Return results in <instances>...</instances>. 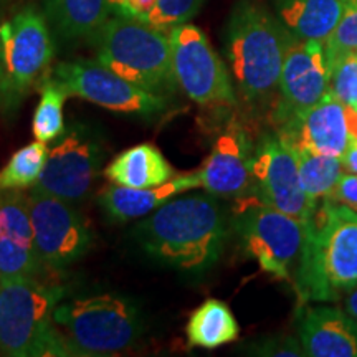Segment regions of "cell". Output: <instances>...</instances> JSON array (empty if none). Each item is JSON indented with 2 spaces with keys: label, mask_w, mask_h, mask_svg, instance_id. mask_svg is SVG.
<instances>
[{
  "label": "cell",
  "mask_w": 357,
  "mask_h": 357,
  "mask_svg": "<svg viewBox=\"0 0 357 357\" xmlns=\"http://www.w3.org/2000/svg\"><path fill=\"white\" fill-rule=\"evenodd\" d=\"M204 2L205 0H155V7L146 19V24L162 32H171L174 26L194 19Z\"/></svg>",
  "instance_id": "28"
},
{
  "label": "cell",
  "mask_w": 357,
  "mask_h": 357,
  "mask_svg": "<svg viewBox=\"0 0 357 357\" xmlns=\"http://www.w3.org/2000/svg\"><path fill=\"white\" fill-rule=\"evenodd\" d=\"M329 199L357 212V174H342Z\"/></svg>",
  "instance_id": "31"
},
{
  "label": "cell",
  "mask_w": 357,
  "mask_h": 357,
  "mask_svg": "<svg viewBox=\"0 0 357 357\" xmlns=\"http://www.w3.org/2000/svg\"><path fill=\"white\" fill-rule=\"evenodd\" d=\"M154 7L155 0H121V7H119V10L116 13L146 22Z\"/></svg>",
  "instance_id": "32"
},
{
  "label": "cell",
  "mask_w": 357,
  "mask_h": 357,
  "mask_svg": "<svg viewBox=\"0 0 357 357\" xmlns=\"http://www.w3.org/2000/svg\"><path fill=\"white\" fill-rule=\"evenodd\" d=\"M0 53L3 63L2 98L19 102L38 82L48 77L55 56L50 24L37 7H25L0 25Z\"/></svg>",
  "instance_id": "8"
},
{
  "label": "cell",
  "mask_w": 357,
  "mask_h": 357,
  "mask_svg": "<svg viewBox=\"0 0 357 357\" xmlns=\"http://www.w3.org/2000/svg\"><path fill=\"white\" fill-rule=\"evenodd\" d=\"M294 154H296L300 178L306 194L314 202H318L319 199H328L344 171L342 159L306 149L294 151Z\"/></svg>",
  "instance_id": "24"
},
{
  "label": "cell",
  "mask_w": 357,
  "mask_h": 357,
  "mask_svg": "<svg viewBox=\"0 0 357 357\" xmlns=\"http://www.w3.org/2000/svg\"><path fill=\"white\" fill-rule=\"evenodd\" d=\"M306 225L294 270L298 298L303 305L334 301L357 287V212L328 197Z\"/></svg>",
  "instance_id": "2"
},
{
  "label": "cell",
  "mask_w": 357,
  "mask_h": 357,
  "mask_svg": "<svg viewBox=\"0 0 357 357\" xmlns=\"http://www.w3.org/2000/svg\"><path fill=\"white\" fill-rule=\"evenodd\" d=\"M253 147L242 128L231 126L223 131L204 167L199 169L204 189L215 197L242 199L252 194Z\"/></svg>",
  "instance_id": "17"
},
{
  "label": "cell",
  "mask_w": 357,
  "mask_h": 357,
  "mask_svg": "<svg viewBox=\"0 0 357 357\" xmlns=\"http://www.w3.org/2000/svg\"><path fill=\"white\" fill-rule=\"evenodd\" d=\"M108 2H109V6L113 7L114 12H118L119 7H121V0H108Z\"/></svg>",
  "instance_id": "37"
},
{
  "label": "cell",
  "mask_w": 357,
  "mask_h": 357,
  "mask_svg": "<svg viewBox=\"0 0 357 357\" xmlns=\"http://www.w3.org/2000/svg\"><path fill=\"white\" fill-rule=\"evenodd\" d=\"M108 0H43L48 24L63 40H89L109 19Z\"/></svg>",
  "instance_id": "22"
},
{
  "label": "cell",
  "mask_w": 357,
  "mask_h": 357,
  "mask_svg": "<svg viewBox=\"0 0 357 357\" xmlns=\"http://www.w3.org/2000/svg\"><path fill=\"white\" fill-rule=\"evenodd\" d=\"M329 63L337 56L357 50V0H344V10L331 37L324 43Z\"/></svg>",
  "instance_id": "29"
},
{
  "label": "cell",
  "mask_w": 357,
  "mask_h": 357,
  "mask_svg": "<svg viewBox=\"0 0 357 357\" xmlns=\"http://www.w3.org/2000/svg\"><path fill=\"white\" fill-rule=\"evenodd\" d=\"M177 86L200 106L236 105L231 73L199 26L181 24L169 32Z\"/></svg>",
  "instance_id": "9"
},
{
  "label": "cell",
  "mask_w": 357,
  "mask_h": 357,
  "mask_svg": "<svg viewBox=\"0 0 357 357\" xmlns=\"http://www.w3.org/2000/svg\"><path fill=\"white\" fill-rule=\"evenodd\" d=\"M48 151L45 142L35 141L13 153L7 166L0 171V190H22L37 184Z\"/></svg>",
  "instance_id": "26"
},
{
  "label": "cell",
  "mask_w": 357,
  "mask_h": 357,
  "mask_svg": "<svg viewBox=\"0 0 357 357\" xmlns=\"http://www.w3.org/2000/svg\"><path fill=\"white\" fill-rule=\"evenodd\" d=\"M53 323L63 334L71 356H113L128 351L142 334L136 303L116 293L60 301Z\"/></svg>",
  "instance_id": "6"
},
{
  "label": "cell",
  "mask_w": 357,
  "mask_h": 357,
  "mask_svg": "<svg viewBox=\"0 0 357 357\" xmlns=\"http://www.w3.org/2000/svg\"><path fill=\"white\" fill-rule=\"evenodd\" d=\"M278 134L294 151L342 158L351 141L346 106L328 93L318 105L281 121Z\"/></svg>",
  "instance_id": "16"
},
{
  "label": "cell",
  "mask_w": 357,
  "mask_h": 357,
  "mask_svg": "<svg viewBox=\"0 0 357 357\" xmlns=\"http://www.w3.org/2000/svg\"><path fill=\"white\" fill-rule=\"evenodd\" d=\"M252 176V195L260 202L305 222L314 217L318 205L303 189L296 154L278 132L265 134L253 147Z\"/></svg>",
  "instance_id": "12"
},
{
  "label": "cell",
  "mask_w": 357,
  "mask_h": 357,
  "mask_svg": "<svg viewBox=\"0 0 357 357\" xmlns=\"http://www.w3.org/2000/svg\"><path fill=\"white\" fill-rule=\"evenodd\" d=\"M331 63L323 42L289 35L280 77L278 123L318 105L328 95Z\"/></svg>",
  "instance_id": "14"
},
{
  "label": "cell",
  "mask_w": 357,
  "mask_h": 357,
  "mask_svg": "<svg viewBox=\"0 0 357 357\" xmlns=\"http://www.w3.org/2000/svg\"><path fill=\"white\" fill-rule=\"evenodd\" d=\"M242 352L248 356H289V357H301L306 356L305 349L300 339H294L293 336H265L257 339V341L245 344Z\"/></svg>",
  "instance_id": "30"
},
{
  "label": "cell",
  "mask_w": 357,
  "mask_h": 357,
  "mask_svg": "<svg viewBox=\"0 0 357 357\" xmlns=\"http://www.w3.org/2000/svg\"><path fill=\"white\" fill-rule=\"evenodd\" d=\"M346 119H347V128H349L351 139L357 141V108L346 106Z\"/></svg>",
  "instance_id": "34"
},
{
  "label": "cell",
  "mask_w": 357,
  "mask_h": 357,
  "mask_svg": "<svg viewBox=\"0 0 357 357\" xmlns=\"http://www.w3.org/2000/svg\"><path fill=\"white\" fill-rule=\"evenodd\" d=\"M328 93L344 106L357 108V50L347 52L333 61Z\"/></svg>",
  "instance_id": "27"
},
{
  "label": "cell",
  "mask_w": 357,
  "mask_h": 357,
  "mask_svg": "<svg viewBox=\"0 0 357 357\" xmlns=\"http://www.w3.org/2000/svg\"><path fill=\"white\" fill-rule=\"evenodd\" d=\"M89 42L96 60L121 78L155 95L176 91L171 38L162 30L116 13Z\"/></svg>",
  "instance_id": "4"
},
{
  "label": "cell",
  "mask_w": 357,
  "mask_h": 357,
  "mask_svg": "<svg viewBox=\"0 0 357 357\" xmlns=\"http://www.w3.org/2000/svg\"><path fill=\"white\" fill-rule=\"evenodd\" d=\"M291 32L255 0H238L225 26V56L236 89L248 102H261L280 84Z\"/></svg>",
  "instance_id": "3"
},
{
  "label": "cell",
  "mask_w": 357,
  "mask_h": 357,
  "mask_svg": "<svg viewBox=\"0 0 357 357\" xmlns=\"http://www.w3.org/2000/svg\"><path fill=\"white\" fill-rule=\"evenodd\" d=\"M50 77L56 79L70 96L83 98L118 114L154 119L169 108L166 96L136 86L98 60L61 61L50 71Z\"/></svg>",
  "instance_id": "10"
},
{
  "label": "cell",
  "mask_w": 357,
  "mask_h": 357,
  "mask_svg": "<svg viewBox=\"0 0 357 357\" xmlns=\"http://www.w3.org/2000/svg\"><path fill=\"white\" fill-rule=\"evenodd\" d=\"M346 312L357 321V287L352 288L346 296Z\"/></svg>",
  "instance_id": "35"
},
{
  "label": "cell",
  "mask_w": 357,
  "mask_h": 357,
  "mask_svg": "<svg viewBox=\"0 0 357 357\" xmlns=\"http://www.w3.org/2000/svg\"><path fill=\"white\" fill-rule=\"evenodd\" d=\"M342 167L349 174H357V141L351 139L346 153L342 154Z\"/></svg>",
  "instance_id": "33"
},
{
  "label": "cell",
  "mask_w": 357,
  "mask_h": 357,
  "mask_svg": "<svg viewBox=\"0 0 357 357\" xmlns=\"http://www.w3.org/2000/svg\"><path fill=\"white\" fill-rule=\"evenodd\" d=\"M2 86H3V63H2V53H0V98H2Z\"/></svg>",
  "instance_id": "36"
},
{
  "label": "cell",
  "mask_w": 357,
  "mask_h": 357,
  "mask_svg": "<svg viewBox=\"0 0 357 357\" xmlns=\"http://www.w3.org/2000/svg\"><path fill=\"white\" fill-rule=\"evenodd\" d=\"M283 25L296 37L326 43L336 29L344 0H273Z\"/></svg>",
  "instance_id": "21"
},
{
  "label": "cell",
  "mask_w": 357,
  "mask_h": 357,
  "mask_svg": "<svg viewBox=\"0 0 357 357\" xmlns=\"http://www.w3.org/2000/svg\"><path fill=\"white\" fill-rule=\"evenodd\" d=\"M43 268L35 245L29 195L0 190V281L38 278Z\"/></svg>",
  "instance_id": "15"
},
{
  "label": "cell",
  "mask_w": 357,
  "mask_h": 357,
  "mask_svg": "<svg viewBox=\"0 0 357 357\" xmlns=\"http://www.w3.org/2000/svg\"><path fill=\"white\" fill-rule=\"evenodd\" d=\"M26 195L35 245L43 266L63 270L82 260L93 245V231L82 213L68 200L38 187H32Z\"/></svg>",
  "instance_id": "11"
},
{
  "label": "cell",
  "mask_w": 357,
  "mask_h": 357,
  "mask_svg": "<svg viewBox=\"0 0 357 357\" xmlns=\"http://www.w3.org/2000/svg\"><path fill=\"white\" fill-rule=\"evenodd\" d=\"M58 284L38 278L0 281V356H71L53 312L63 298Z\"/></svg>",
  "instance_id": "5"
},
{
  "label": "cell",
  "mask_w": 357,
  "mask_h": 357,
  "mask_svg": "<svg viewBox=\"0 0 357 357\" xmlns=\"http://www.w3.org/2000/svg\"><path fill=\"white\" fill-rule=\"evenodd\" d=\"M102 139L86 124H71L63 139L48 151L37 184L45 192L75 204L91 192L105 160Z\"/></svg>",
  "instance_id": "13"
},
{
  "label": "cell",
  "mask_w": 357,
  "mask_h": 357,
  "mask_svg": "<svg viewBox=\"0 0 357 357\" xmlns=\"http://www.w3.org/2000/svg\"><path fill=\"white\" fill-rule=\"evenodd\" d=\"M68 98V91L50 75L40 83V102L35 109L32 123L33 136L38 141L47 144L63 136L66 131L63 106Z\"/></svg>",
  "instance_id": "25"
},
{
  "label": "cell",
  "mask_w": 357,
  "mask_h": 357,
  "mask_svg": "<svg viewBox=\"0 0 357 357\" xmlns=\"http://www.w3.org/2000/svg\"><path fill=\"white\" fill-rule=\"evenodd\" d=\"M202 187L199 171L181 174L166 184L151 189H132L124 185H109L100 194V207L111 222H129L158 211L160 205L182 192Z\"/></svg>",
  "instance_id": "19"
},
{
  "label": "cell",
  "mask_w": 357,
  "mask_h": 357,
  "mask_svg": "<svg viewBox=\"0 0 357 357\" xmlns=\"http://www.w3.org/2000/svg\"><path fill=\"white\" fill-rule=\"evenodd\" d=\"M134 236L155 261L200 275L222 257L229 223L220 202L207 192L167 200L134 229Z\"/></svg>",
  "instance_id": "1"
},
{
  "label": "cell",
  "mask_w": 357,
  "mask_h": 357,
  "mask_svg": "<svg viewBox=\"0 0 357 357\" xmlns=\"http://www.w3.org/2000/svg\"><path fill=\"white\" fill-rule=\"evenodd\" d=\"M240 200L247 205L240 207L234 229L245 255L273 278L291 280L306 240L307 220L263 204L252 194Z\"/></svg>",
  "instance_id": "7"
},
{
  "label": "cell",
  "mask_w": 357,
  "mask_h": 357,
  "mask_svg": "<svg viewBox=\"0 0 357 357\" xmlns=\"http://www.w3.org/2000/svg\"><path fill=\"white\" fill-rule=\"evenodd\" d=\"M298 336L306 356L357 357V321L329 306H307L296 314Z\"/></svg>",
  "instance_id": "18"
},
{
  "label": "cell",
  "mask_w": 357,
  "mask_h": 357,
  "mask_svg": "<svg viewBox=\"0 0 357 357\" xmlns=\"http://www.w3.org/2000/svg\"><path fill=\"white\" fill-rule=\"evenodd\" d=\"M190 347L217 349L234 342L240 334L234 312L220 300H207L190 314L185 326Z\"/></svg>",
  "instance_id": "23"
},
{
  "label": "cell",
  "mask_w": 357,
  "mask_h": 357,
  "mask_svg": "<svg viewBox=\"0 0 357 357\" xmlns=\"http://www.w3.org/2000/svg\"><path fill=\"white\" fill-rule=\"evenodd\" d=\"M102 174L113 184L132 189L162 185L176 176L164 154L153 144H139L123 151L111 160Z\"/></svg>",
  "instance_id": "20"
}]
</instances>
